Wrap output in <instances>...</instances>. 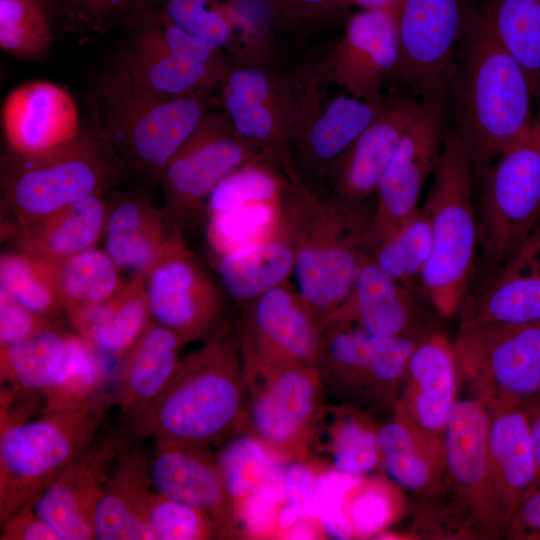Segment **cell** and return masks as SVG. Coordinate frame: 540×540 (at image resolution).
I'll return each mask as SVG.
<instances>
[{
  "label": "cell",
  "mask_w": 540,
  "mask_h": 540,
  "mask_svg": "<svg viewBox=\"0 0 540 540\" xmlns=\"http://www.w3.org/2000/svg\"><path fill=\"white\" fill-rule=\"evenodd\" d=\"M269 11L282 16H292L295 14L296 0H256Z\"/></svg>",
  "instance_id": "62"
},
{
  "label": "cell",
  "mask_w": 540,
  "mask_h": 540,
  "mask_svg": "<svg viewBox=\"0 0 540 540\" xmlns=\"http://www.w3.org/2000/svg\"><path fill=\"white\" fill-rule=\"evenodd\" d=\"M147 521L157 540L217 539L212 521L201 511L154 493Z\"/></svg>",
  "instance_id": "50"
},
{
  "label": "cell",
  "mask_w": 540,
  "mask_h": 540,
  "mask_svg": "<svg viewBox=\"0 0 540 540\" xmlns=\"http://www.w3.org/2000/svg\"><path fill=\"white\" fill-rule=\"evenodd\" d=\"M293 81L296 119L291 150L302 182L317 192L336 160L383 111L389 98L324 94L322 61Z\"/></svg>",
  "instance_id": "14"
},
{
  "label": "cell",
  "mask_w": 540,
  "mask_h": 540,
  "mask_svg": "<svg viewBox=\"0 0 540 540\" xmlns=\"http://www.w3.org/2000/svg\"><path fill=\"white\" fill-rule=\"evenodd\" d=\"M68 321L103 358L125 356L151 319L143 276H133L109 300L65 310Z\"/></svg>",
  "instance_id": "34"
},
{
  "label": "cell",
  "mask_w": 540,
  "mask_h": 540,
  "mask_svg": "<svg viewBox=\"0 0 540 540\" xmlns=\"http://www.w3.org/2000/svg\"><path fill=\"white\" fill-rule=\"evenodd\" d=\"M173 24L240 61L266 62L270 31L243 0H158Z\"/></svg>",
  "instance_id": "29"
},
{
  "label": "cell",
  "mask_w": 540,
  "mask_h": 540,
  "mask_svg": "<svg viewBox=\"0 0 540 540\" xmlns=\"http://www.w3.org/2000/svg\"><path fill=\"white\" fill-rule=\"evenodd\" d=\"M489 29L523 67L534 99L540 91V0H480Z\"/></svg>",
  "instance_id": "40"
},
{
  "label": "cell",
  "mask_w": 540,
  "mask_h": 540,
  "mask_svg": "<svg viewBox=\"0 0 540 540\" xmlns=\"http://www.w3.org/2000/svg\"><path fill=\"white\" fill-rule=\"evenodd\" d=\"M381 465L399 487L419 499L440 497L447 484V458L443 436L410 419L394 406L390 417L378 424Z\"/></svg>",
  "instance_id": "30"
},
{
  "label": "cell",
  "mask_w": 540,
  "mask_h": 540,
  "mask_svg": "<svg viewBox=\"0 0 540 540\" xmlns=\"http://www.w3.org/2000/svg\"><path fill=\"white\" fill-rule=\"evenodd\" d=\"M38 1H42V2H45V3H47V0H38Z\"/></svg>",
  "instance_id": "64"
},
{
  "label": "cell",
  "mask_w": 540,
  "mask_h": 540,
  "mask_svg": "<svg viewBox=\"0 0 540 540\" xmlns=\"http://www.w3.org/2000/svg\"><path fill=\"white\" fill-rule=\"evenodd\" d=\"M236 132L270 156L288 181L301 180L291 150L296 110L293 81L266 62L239 61L219 89Z\"/></svg>",
  "instance_id": "16"
},
{
  "label": "cell",
  "mask_w": 540,
  "mask_h": 540,
  "mask_svg": "<svg viewBox=\"0 0 540 540\" xmlns=\"http://www.w3.org/2000/svg\"><path fill=\"white\" fill-rule=\"evenodd\" d=\"M458 384L453 342L437 326L414 345L394 406L421 427L443 436L457 401Z\"/></svg>",
  "instance_id": "26"
},
{
  "label": "cell",
  "mask_w": 540,
  "mask_h": 540,
  "mask_svg": "<svg viewBox=\"0 0 540 540\" xmlns=\"http://www.w3.org/2000/svg\"><path fill=\"white\" fill-rule=\"evenodd\" d=\"M478 254L487 280L540 223V127L486 170L477 212Z\"/></svg>",
  "instance_id": "10"
},
{
  "label": "cell",
  "mask_w": 540,
  "mask_h": 540,
  "mask_svg": "<svg viewBox=\"0 0 540 540\" xmlns=\"http://www.w3.org/2000/svg\"><path fill=\"white\" fill-rule=\"evenodd\" d=\"M460 312L461 325L540 321V223Z\"/></svg>",
  "instance_id": "27"
},
{
  "label": "cell",
  "mask_w": 540,
  "mask_h": 540,
  "mask_svg": "<svg viewBox=\"0 0 540 540\" xmlns=\"http://www.w3.org/2000/svg\"><path fill=\"white\" fill-rule=\"evenodd\" d=\"M2 127L7 150L19 154L60 147L81 133L73 98L62 87L47 81L22 84L7 95Z\"/></svg>",
  "instance_id": "25"
},
{
  "label": "cell",
  "mask_w": 540,
  "mask_h": 540,
  "mask_svg": "<svg viewBox=\"0 0 540 540\" xmlns=\"http://www.w3.org/2000/svg\"><path fill=\"white\" fill-rule=\"evenodd\" d=\"M373 414L340 404L326 403L317 428L313 452L326 455L330 468L362 477L381 464Z\"/></svg>",
  "instance_id": "36"
},
{
  "label": "cell",
  "mask_w": 540,
  "mask_h": 540,
  "mask_svg": "<svg viewBox=\"0 0 540 540\" xmlns=\"http://www.w3.org/2000/svg\"><path fill=\"white\" fill-rule=\"evenodd\" d=\"M282 221L283 202L251 203L208 215L204 234L211 259L277 236Z\"/></svg>",
  "instance_id": "44"
},
{
  "label": "cell",
  "mask_w": 540,
  "mask_h": 540,
  "mask_svg": "<svg viewBox=\"0 0 540 540\" xmlns=\"http://www.w3.org/2000/svg\"><path fill=\"white\" fill-rule=\"evenodd\" d=\"M437 318L442 317L425 296L388 276L369 254L349 295L324 328L354 327L380 337H413L439 326Z\"/></svg>",
  "instance_id": "21"
},
{
  "label": "cell",
  "mask_w": 540,
  "mask_h": 540,
  "mask_svg": "<svg viewBox=\"0 0 540 540\" xmlns=\"http://www.w3.org/2000/svg\"><path fill=\"white\" fill-rule=\"evenodd\" d=\"M401 0H341L340 9L357 6L361 9H397Z\"/></svg>",
  "instance_id": "60"
},
{
  "label": "cell",
  "mask_w": 540,
  "mask_h": 540,
  "mask_svg": "<svg viewBox=\"0 0 540 540\" xmlns=\"http://www.w3.org/2000/svg\"><path fill=\"white\" fill-rule=\"evenodd\" d=\"M211 448L188 442H154L147 454L149 474L158 493L208 516L217 539H237L234 501Z\"/></svg>",
  "instance_id": "20"
},
{
  "label": "cell",
  "mask_w": 540,
  "mask_h": 540,
  "mask_svg": "<svg viewBox=\"0 0 540 540\" xmlns=\"http://www.w3.org/2000/svg\"><path fill=\"white\" fill-rule=\"evenodd\" d=\"M318 461L296 460L284 468V494L303 520L320 522L317 505L316 474Z\"/></svg>",
  "instance_id": "53"
},
{
  "label": "cell",
  "mask_w": 540,
  "mask_h": 540,
  "mask_svg": "<svg viewBox=\"0 0 540 540\" xmlns=\"http://www.w3.org/2000/svg\"><path fill=\"white\" fill-rule=\"evenodd\" d=\"M248 388L241 349L228 320L180 359L160 394L121 425L127 441H178L222 447L245 432Z\"/></svg>",
  "instance_id": "1"
},
{
  "label": "cell",
  "mask_w": 540,
  "mask_h": 540,
  "mask_svg": "<svg viewBox=\"0 0 540 540\" xmlns=\"http://www.w3.org/2000/svg\"><path fill=\"white\" fill-rule=\"evenodd\" d=\"M112 67L135 85L168 96L220 89L229 71L186 61L131 42L116 54Z\"/></svg>",
  "instance_id": "37"
},
{
  "label": "cell",
  "mask_w": 540,
  "mask_h": 540,
  "mask_svg": "<svg viewBox=\"0 0 540 540\" xmlns=\"http://www.w3.org/2000/svg\"><path fill=\"white\" fill-rule=\"evenodd\" d=\"M127 442L121 432L96 438L36 499L35 512L57 540H94V514L109 468Z\"/></svg>",
  "instance_id": "22"
},
{
  "label": "cell",
  "mask_w": 540,
  "mask_h": 540,
  "mask_svg": "<svg viewBox=\"0 0 540 540\" xmlns=\"http://www.w3.org/2000/svg\"><path fill=\"white\" fill-rule=\"evenodd\" d=\"M217 458L234 506L260 491L284 494L287 463L252 435L242 433L233 438L220 447Z\"/></svg>",
  "instance_id": "41"
},
{
  "label": "cell",
  "mask_w": 540,
  "mask_h": 540,
  "mask_svg": "<svg viewBox=\"0 0 540 540\" xmlns=\"http://www.w3.org/2000/svg\"><path fill=\"white\" fill-rule=\"evenodd\" d=\"M289 181L279 166L264 158L240 167L215 188L207 216L233 207L261 202H283Z\"/></svg>",
  "instance_id": "48"
},
{
  "label": "cell",
  "mask_w": 540,
  "mask_h": 540,
  "mask_svg": "<svg viewBox=\"0 0 540 540\" xmlns=\"http://www.w3.org/2000/svg\"><path fill=\"white\" fill-rule=\"evenodd\" d=\"M67 332L54 323L0 349L1 384L43 402L66 352Z\"/></svg>",
  "instance_id": "38"
},
{
  "label": "cell",
  "mask_w": 540,
  "mask_h": 540,
  "mask_svg": "<svg viewBox=\"0 0 540 540\" xmlns=\"http://www.w3.org/2000/svg\"><path fill=\"white\" fill-rule=\"evenodd\" d=\"M537 100H538V102H539V111H538L537 117L535 118V122H536V124L540 127V91H539Z\"/></svg>",
  "instance_id": "63"
},
{
  "label": "cell",
  "mask_w": 540,
  "mask_h": 540,
  "mask_svg": "<svg viewBox=\"0 0 540 540\" xmlns=\"http://www.w3.org/2000/svg\"><path fill=\"white\" fill-rule=\"evenodd\" d=\"M107 202L92 196L30 222L2 228L16 250L57 259L96 247L104 237Z\"/></svg>",
  "instance_id": "33"
},
{
  "label": "cell",
  "mask_w": 540,
  "mask_h": 540,
  "mask_svg": "<svg viewBox=\"0 0 540 540\" xmlns=\"http://www.w3.org/2000/svg\"><path fill=\"white\" fill-rule=\"evenodd\" d=\"M52 41L47 3L38 0H0V46L16 57L36 59Z\"/></svg>",
  "instance_id": "49"
},
{
  "label": "cell",
  "mask_w": 540,
  "mask_h": 540,
  "mask_svg": "<svg viewBox=\"0 0 540 540\" xmlns=\"http://www.w3.org/2000/svg\"><path fill=\"white\" fill-rule=\"evenodd\" d=\"M421 336L380 337L354 327H325L317 362L325 395L372 414L390 412Z\"/></svg>",
  "instance_id": "11"
},
{
  "label": "cell",
  "mask_w": 540,
  "mask_h": 540,
  "mask_svg": "<svg viewBox=\"0 0 540 540\" xmlns=\"http://www.w3.org/2000/svg\"><path fill=\"white\" fill-rule=\"evenodd\" d=\"M487 412L490 468L506 526L518 505L540 485L539 470L523 408L499 406Z\"/></svg>",
  "instance_id": "31"
},
{
  "label": "cell",
  "mask_w": 540,
  "mask_h": 540,
  "mask_svg": "<svg viewBox=\"0 0 540 540\" xmlns=\"http://www.w3.org/2000/svg\"><path fill=\"white\" fill-rule=\"evenodd\" d=\"M489 415L472 399L456 401L444 442L447 484L434 499H420L413 521L415 535L436 539L503 538L505 520L490 468Z\"/></svg>",
  "instance_id": "5"
},
{
  "label": "cell",
  "mask_w": 540,
  "mask_h": 540,
  "mask_svg": "<svg viewBox=\"0 0 540 540\" xmlns=\"http://www.w3.org/2000/svg\"><path fill=\"white\" fill-rule=\"evenodd\" d=\"M453 346L459 383L486 410L540 397V321L460 324Z\"/></svg>",
  "instance_id": "9"
},
{
  "label": "cell",
  "mask_w": 540,
  "mask_h": 540,
  "mask_svg": "<svg viewBox=\"0 0 540 540\" xmlns=\"http://www.w3.org/2000/svg\"><path fill=\"white\" fill-rule=\"evenodd\" d=\"M283 231L295 254L297 290L323 328L349 295L374 245L373 209L289 182Z\"/></svg>",
  "instance_id": "2"
},
{
  "label": "cell",
  "mask_w": 540,
  "mask_h": 540,
  "mask_svg": "<svg viewBox=\"0 0 540 540\" xmlns=\"http://www.w3.org/2000/svg\"><path fill=\"white\" fill-rule=\"evenodd\" d=\"M186 344L175 332L150 319L120 361L113 395L121 425L160 394L175 372Z\"/></svg>",
  "instance_id": "32"
},
{
  "label": "cell",
  "mask_w": 540,
  "mask_h": 540,
  "mask_svg": "<svg viewBox=\"0 0 540 540\" xmlns=\"http://www.w3.org/2000/svg\"><path fill=\"white\" fill-rule=\"evenodd\" d=\"M98 130L126 174L159 184L170 160L212 109L211 92L158 94L111 66L99 78Z\"/></svg>",
  "instance_id": "4"
},
{
  "label": "cell",
  "mask_w": 540,
  "mask_h": 540,
  "mask_svg": "<svg viewBox=\"0 0 540 540\" xmlns=\"http://www.w3.org/2000/svg\"><path fill=\"white\" fill-rule=\"evenodd\" d=\"M445 103L422 101L385 169L373 208L374 243L392 233L419 207L424 184L440 157Z\"/></svg>",
  "instance_id": "19"
},
{
  "label": "cell",
  "mask_w": 540,
  "mask_h": 540,
  "mask_svg": "<svg viewBox=\"0 0 540 540\" xmlns=\"http://www.w3.org/2000/svg\"><path fill=\"white\" fill-rule=\"evenodd\" d=\"M397 9H362L347 21L340 41L323 60L327 80L359 99L381 95L399 62Z\"/></svg>",
  "instance_id": "23"
},
{
  "label": "cell",
  "mask_w": 540,
  "mask_h": 540,
  "mask_svg": "<svg viewBox=\"0 0 540 540\" xmlns=\"http://www.w3.org/2000/svg\"><path fill=\"white\" fill-rule=\"evenodd\" d=\"M235 329L245 376L287 364L317 366L324 328L289 282L241 307Z\"/></svg>",
  "instance_id": "18"
},
{
  "label": "cell",
  "mask_w": 540,
  "mask_h": 540,
  "mask_svg": "<svg viewBox=\"0 0 540 540\" xmlns=\"http://www.w3.org/2000/svg\"><path fill=\"white\" fill-rule=\"evenodd\" d=\"M114 405L105 388L79 408L0 429V525L87 451Z\"/></svg>",
  "instance_id": "8"
},
{
  "label": "cell",
  "mask_w": 540,
  "mask_h": 540,
  "mask_svg": "<svg viewBox=\"0 0 540 540\" xmlns=\"http://www.w3.org/2000/svg\"><path fill=\"white\" fill-rule=\"evenodd\" d=\"M227 297L240 307L288 282L295 269V254L281 232L266 241L211 259Z\"/></svg>",
  "instance_id": "35"
},
{
  "label": "cell",
  "mask_w": 540,
  "mask_h": 540,
  "mask_svg": "<svg viewBox=\"0 0 540 540\" xmlns=\"http://www.w3.org/2000/svg\"><path fill=\"white\" fill-rule=\"evenodd\" d=\"M503 538L540 540V485L518 505L505 526Z\"/></svg>",
  "instance_id": "56"
},
{
  "label": "cell",
  "mask_w": 540,
  "mask_h": 540,
  "mask_svg": "<svg viewBox=\"0 0 540 540\" xmlns=\"http://www.w3.org/2000/svg\"><path fill=\"white\" fill-rule=\"evenodd\" d=\"M422 101L389 98L383 111L362 131L331 167L327 182L330 196L350 205H365Z\"/></svg>",
  "instance_id": "24"
},
{
  "label": "cell",
  "mask_w": 540,
  "mask_h": 540,
  "mask_svg": "<svg viewBox=\"0 0 540 540\" xmlns=\"http://www.w3.org/2000/svg\"><path fill=\"white\" fill-rule=\"evenodd\" d=\"M128 26L132 30L130 42L135 45L220 70L231 67L222 51L173 24L157 7Z\"/></svg>",
  "instance_id": "46"
},
{
  "label": "cell",
  "mask_w": 540,
  "mask_h": 540,
  "mask_svg": "<svg viewBox=\"0 0 540 540\" xmlns=\"http://www.w3.org/2000/svg\"><path fill=\"white\" fill-rule=\"evenodd\" d=\"M399 486L384 475L360 477L346 492L344 512L354 539L376 538L403 512Z\"/></svg>",
  "instance_id": "45"
},
{
  "label": "cell",
  "mask_w": 540,
  "mask_h": 540,
  "mask_svg": "<svg viewBox=\"0 0 540 540\" xmlns=\"http://www.w3.org/2000/svg\"><path fill=\"white\" fill-rule=\"evenodd\" d=\"M145 288L151 319L186 343L206 340L227 320V295L183 232L148 272Z\"/></svg>",
  "instance_id": "17"
},
{
  "label": "cell",
  "mask_w": 540,
  "mask_h": 540,
  "mask_svg": "<svg viewBox=\"0 0 540 540\" xmlns=\"http://www.w3.org/2000/svg\"><path fill=\"white\" fill-rule=\"evenodd\" d=\"M126 174L99 130L35 154L6 150L1 161L4 227L21 225L92 196H103Z\"/></svg>",
  "instance_id": "7"
},
{
  "label": "cell",
  "mask_w": 540,
  "mask_h": 540,
  "mask_svg": "<svg viewBox=\"0 0 540 540\" xmlns=\"http://www.w3.org/2000/svg\"><path fill=\"white\" fill-rule=\"evenodd\" d=\"M1 540H57L53 532L35 512L26 506L13 513L0 525Z\"/></svg>",
  "instance_id": "57"
},
{
  "label": "cell",
  "mask_w": 540,
  "mask_h": 540,
  "mask_svg": "<svg viewBox=\"0 0 540 540\" xmlns=\"http://www.w3.org/2000/svg\"><path fill=\"white\" fill-rule=\"evenodd\" d=\"M106 202L105 251L120 270L145 278L184 231L145 194L113 192Z\"/></svg>",
  "instance_id": "28"
},
{
  "label": "cell",
  "mask_w": 540,
  "mask_h": 540,
  "mask_svg": "<svg viewBox=\"0 0 540 540\" xmlns=\"http://www.w3.org/2000/svg\"><path fill=\"white\" fill-rule=\"evenodd\" d=\"M40 259L64 310L103 303L127 282L107 252L96 247L63 258Z\"/></svg>",
  "instance_id": "39"
},
{
  "label": "cell",
  "mask_w": 540,
  "mask_h": 540,
  "mask_svg": "<svg viewBox=\"0 0 540 540\" xmlns=\"http://www.w3.org/2000/svg\"><path fill=\"white\" fill-rule=\"evenodd\" d=\"M20 305L5 293L0 294V349L8 347L53 324Z\"/></svg>",
  "instance_id": "55"
},
{
  "label": "cell",
  "mask_w": 540,
  "mask_h": 540,
  "mask_svg": "<svg viewBox=\"0 0 540 540\" xmlns=\"http://www.w3.org/2000/svg\"><path fill=\"white\" fill-rule=\"evenodd\" d=\"M158 0H85L81 25L103 32L133 22L157 6Z\"/></svg>",
  "instance_id": "54"
},
{
  "label": "cell",
  "mask_w": 540,
  "mask_h": 540,
  "mask_svg": "<svg viewBox=\"0 0 540 540\" xmlns=\"http://www.w3.org/2000/svg\"><path fill=\"white\" fill-rule=\"evenodd\" d=\"M285 496L271 491L253 493L235 505L239 537L276 539L278 516Z\"/></svg>",
  "instance_id": "52"
},
{
  "label": "cell",
  "mask_w": 540,
  "mask_h": 540,
  "mask_svg": "<svg viewBox=\"0 0 540 540\" xmlns=\"http://www.w3.org/2000/svg\"><path fill=\"white\" fill-rule=\"evenodd\" d=\"M452 85L456 88L457 131L472 167L487 170L535 124L528 77L475 8L463 35Z\"/></svg>",
  "instance_id": "3"
},
{
  "label": "cell",
  "mask_w": 540,
  "mask_h": 540,
  "mask_svg": "<svg viewBox=\"0 0 540 540\" xmlns=\"http://www.w3.org/2000/svg\"><path fill=\"white\" fill-rule=\"evenodd\" d=\"M472 170L457 129L445 131L431 189L421 207L431 226L423 291L442 318L460 312L477 263L479 229L472 202Z\"/></svg>",
  "instance_id": "6"
},
{
  "label": "cell",
  "mask_w": 540,
  "mask_h": 540,
  "mask_svg": "<svg viewBox=\"0 0 540 540\" xmlns=\"http://www.w3.org/2000/svg\"><path fill=\"white\" fill-rule=\"evenodd\" d=\"M341 0H296L295 14L304 17H320L340 10Z\"/></svg>",
  "instance_id": "58"
},
{
  "label": "cell",
  "mask_w": 540,
  "mask_h": 540,
  "mask_svg": "<svg viewBox=\"0 0 540 540\" xmlns=\"http://www.w3.org/2000/svg\"><path fill=\"white\" fill-rule=\"evenodd\" d=\"M431 252V226L419 206L389 235L377 240L370 256L388 276L423 296V275Z\"/></svg>",
  "instance_id": "43"
},
{
  "label": "cell",
  "mask_w": 540,
  "mask_h": 540,
  "mask_svg": "<svg viewBox=\"0 0 540 540\" xmlns=\"http://www.w3.org/2000/svg\"><path fill=\"white\" fill-rule=\"evenodd\" d=\"M105 358L77 332L68 333L61 366L44 396L42 414L79 408L105 389Z\"/></svg>",
  "instance_id": "42"
},
{
  "label": "cell",
  "mask_w": 540,
  "mask_h": 540,
  "mask_svg": "<svg viewBox=\"0 0 540 540\" xmlns=\"http://www.w3.org/2000/svg\"><path fill=\"white\" fill-rule=\"evenodd\" d=\"M264 158L273 160L236 132L222 108L211 110L163 172L164 210L183 231L204 228L208 200L219 183Z\"/></svg>",
  "instance_id": "12"
},
{
  "label": "cell",
  "mask_w": 540,
  "mask_h": 540,
  "mask_svg": "<svg viewBox=\"0 0 540 540\" xmlns=\"http://www.w3.org/2000/svg\"><path fill=\"white\" fill-rule=\"evenodd\" d=\"M1 292L47 320L65 311L40 258L20 251L4 253L0 260Z\"/></svg>",
  "instance_id": "47"
},
{
  "label": "cell",
  "mask_w": 540,
  "mask_h": 540,
  "mask_svg": "<svg viewBox=\"0 0 540 540\" xmlns=\"http://www.w3.org/2000/svg\"><path fill=\"white\" fill-rule=\"evenodd\" d=\"M63 13L67 22L81 25L85 0H61Z\"/></svg>",
  "instance_id": "61"
},
{
  "label": "cell",
  "mask_w": 540,
  "mask_h": 540,
  "mask_svg": "<svg viewBox=\"0 0 540 540\" xmlns=\"http://www.w3.org/2000/svg\"><path fill=\"white\" fill-rule=\"evenodd\" d=\"M360 477L340 473L318 462L316 491L319 520L326 538L353 539L344 512L347 490Z\"/></svg>",
  "instance_id": "51"
},
{
  "label": "cell",
  "mask_w": 540,
  "mask_h": 540,
  "mask_svg": "<svg viewBox=\"0 0 540 540\" xmlns=\"http://www.w3.org/2000/svg\"><path fill=\"white\" fill-rule=\"evenodd\" d=\"M245 432L288 463L310 459L326 405L319 370L312 364H287L246 376Z\"/></svg>",
  "instance_id": "13"
},
{
  "label": "cell",
  "mask_w": 540,
  "mask_h": 540,
  "mask_svg": "<svg viewBox=\"0 0 540 540\" xmlns=\"http://www.w3.org/2000/svg\"><path fill=\"white\" fill-rule=\"evenodd\" d=\"M522 408L530 426L540 478V397Z\"/></svg>",
  "instance_id": "59"
},
{
  "label": "cell",
  "mask_w": 540,
  "mask_h": 540,
  "mask_svg": "<svg viewBox=\"0 0 540 540\" xmlns=\"http://www.w3.org/2000/svg\"><path fill=\"white\" fill-rule=\"evenodd\" d=\"M474 10L465 0H401L398 5L400 55L395 74L421 101L446 102Z\"/></svg>",
  "instance_id": "15"
}]
</instances>
